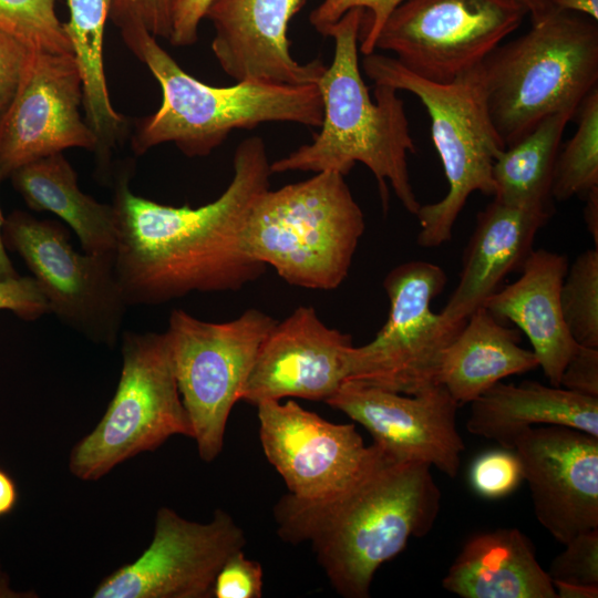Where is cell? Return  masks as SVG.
Instances as JSON below:
<instances>
[{"label": "cell", "mask_w": 598, "mask_h": 598, "mask_svg": "<svg viewBox=\"0 0 598 598\" xmlns=\"http://www.w3.org/2000/svg\"><path fill=\"white\" fill-rule=\"evenodd\" d=\"M223 194L199 206L162 205L133 194L127 175L116 182L115 267L128 306L159 305L190 292L236 291L266 265L244 245V226L272 174L264 140L248 137L234 155Z\"/></svg>", "instance_id": "1"}, {"label": "cell", "mask_w": 598, "mask_h": 598, "mask_svg": "<svg viewBox=\"0 0 598 598\" xmlns=\"http://www.w3.org/2000/svg\"><path fill=\"white\" fill-rule=\"evenodd\" d=\"M431 468L386 458L328 497L285 495L274 508L278 535L293 544L309 542L339 595L368 598L381 565L435 524L442 494Z\"/></svg>", "instance_id": "2"}, {"label": "cell", "mask_w": 598, "mask_h": 598, "mask_svg": "<svg viewBox=\"0 0 598 598\" xmlns=\"http://www.w3.org/2000/svg\"><path fill=\"white\" fill-rule=\"evenodd\" d=\"M365 11H348L328 31L334 40L332 62L317 85L323 103L320 132L270 164L272 174L337 172L347 176L357 163L374 175L384 208L390 184L403 207L415 215L421 206L413 190L408 155L416 152L403 100L398 90L374 85L371 99L359 64L358 41Z\"/></svg>", "instance_id": "3"}, {"label": "cell", "mask_w": 598, "mask_h": 598, "mask_svg": "<svg viewBox=\"0 0 598 598\" xmlns=\"http://www.w3.org/2000/svg\"><path fill=\"white\" fill-rule=\"evenodd\" d=\"M117 27L162 90L161 106L138 123L134 134L136 154L172 142L188 157H204L235 130H251L267 122L312 127L322 123L323 103L317 84L244 81L231 86L208 85L186 73L143 24L126 21Z\"/></svg>", "instance_id": "4"}, {"label": "cell", "mask_w": 598, "mask_h": 598, "mask_svg": "<svg viewBox=\"0 0 598 598\" xmlns=\"http://www.w3.org/2000/svg\"><path fill=\"white\" fill-rule=\"evenodd\" d=\"M487 111L505 147L598 87V24L556 10L480 64Z\"/></svg>", "instance_id": "5"}, {"label": "cell", "mask_w": 598, "mask_h": 598, "mask_svg": "<svg viewBox=\"0 0 598 598\" xmlns=\"http://www.w3.org/2000/svg\"><path fill=\"white\" fill-rule=\"evenodd\" d=\"M364 215L344 176L315 173L308 179L262 192L244 226V245L288 283L337 289L347 278Z\"/></svg>", "instance_id": "6"}, {"label": "cell", "mask_w": 598, "mask_h": 598, "mask_svg": "<svg viewBox=\"0 0 598 598\" xmlns=\"http://www.w3.org/2000/svg\"><path fill=\"white\" fill-rule=\"evenodd\" d=\"M362 69L374 85L417 96L430 115L448 190L441 200L420 206L416 241L424 248L439 247L452 238L454 224L474 192L494 195L492 167L505 150L487 111L480 65L450 83L425 80L393 56L374 52L363 56Z\"/></svg>", "instance_id": "7"}, {"label": "cell", "mask_w": 598, "mask_h": 598, "mask_svg": "<svg viewBox=\"0 0 598 598\" xmlns=\"http://www.w3.org/2000/svg\"><path fill=\"white\" fill-rule=\"evenodd\" d=\"M121 343L123 364L115 394L95 429L70 454L69 468L83 481L101 478L173 435L193 437L166 332L126 331Z\"/></svg>", "instance_id": "8"}, {"label": "cell", "mask_w": 598, "mask_h": 598, "mask_svg": "<svg viewBox=\"0 0 598 598\" xmlns=\"http://www.w3.org/2000/svg\"><path fill=\"white\" fill-rule=\"evenodd\" d=\"M276 323L255 308L226 322L203 321L182 309L171 312L165 332L203 461L212 462L220 454L230 411L240 400L261 342Z\"/></svg>", "instance_id": "9"}, {"label": "cell", "mask_w": 598, "mask_h": 598, "mask_svg": "<svg viewBox=\"0 0 598 598\" xmlns=\"http://www.w3.org/2000/svg\"><path fill=\"white\" fill-rule=\"evenodd\" d=\"M2 239L25 262L49 312L95 343H117L128 305L117 278L115 251L81 255L61 223L22 210L4 218Z\"/></svg>", "instance_id": "10"}, {"label": "cell", "mask_w": 598, "mask_h": 598, "mask_svg": "<svg viewBox=\"0 0 598 598\" xmlns=\"http://www.w3.org/2000/svg\"><path fill=\"white\" fill-rule=\"evenodd\" d=\"M446 281L444 270L429 261L412 260L389 271L383 281L388 319L373 340L352 348L347 381L410 395L440 384L444 353L465 324L431 309Z\"/></svg>", "instance_id": "11"}, {"label": "cell", "mask_w": 598, "mask_h": 598, "mask_svg": "<svg viewBox=\"0 0 598 598\" xmlns=\"http://www.w3.org/2000/svg\"><path fill=\"white\" fill-rule=\"evenodd\" d=\"M526 16L516 0H404L375 49L425 80L450 83L478 66Z\"/></svg>", "instance_id": "12"}, {"label": "cell", "mask_w": 598, "mask_h": 598, "mask_svg": "<svg viewBox=\"0 0 598 598\" xmlns=\"http://www.w3.org/2000/svg\"><path fill=\"white\" fill-rule=\"evenodd\" d=\"M245 544L244 530L221 509L209 523H197L161 507L150 546L133 563L105 577L92 596L209 598L220 567Z\"/></svg>", "instance_id": "13"}, {"label": "cell", "mask_w": 598, "mask_h": 598, "mask_svg": "<svg viewBox=\"0 0 598 598\" xmlns=\"http://www.w3.org/2000/svg\"><path fill=\"white\" fill-rule=\"evenodd\" d=\"M256 406L264 453L299 499L333 495L388 458L367 446L353 424L329 422L293 400Z\"/></svg>", "instance_id": "14"}, {"label": "cell", "mask_w": 598, "mask_h": 598, "mask_svg": "<svg viewBox=\"0 0 598 598\" xmlns=\"http://www.w3.org/2000/svg\"><path fill=\"white\" fill-rule=\"evenodd\" d=\"M326 403L365 427L390 461L457 475L465 450L456 427L460 404L442 384L410 395L346 381Z\"/></svg>", "instance_id": "15"}, {"label": "cell", "mask_w": 598, "mask_h": 598, "mask_svg": "<svg viewBox=\"0 0 598 598\" xmlns=\"http://www.w3.org/2000/svg\"><path fill=\"white\" fill-rule=\"evenodd\" d=\"M82 80L73 53L31 51L19 90L0 122V165L7 177L35 159L99 141L81 115Z\"/></svg>", "instance_id": "16"}, {"label": "cell", "mask_w": 598, "mask_h": 598, "mask_svg": "<svg viewBox=\"0 0 598 598\" xmlns=\"http://www.w3.org/2000/svg\"><path fill=\"white\" fill-rule=\"evenodd\" d=\"M538 523L560 544L598 528V437L564 425L527 430L514 447Z\"/></svg>", "instance_id": "17"}, {"label": "cell", "mask_w": 598, "mask_h": 598, "mask_svg": "<svg viewBox=\"0 0 598 598\" xmlns=\"http://www.w3.org/2000/svg\"><path fill=\"white\" fill-rule=\"evenodd\" d=\"M353 347L350 334L326 326L315 308L300 306L261 342L240 400L326 402L349 379Z\"/></svg>", "instance_id": "18"}, {"label": "cell", "mask_w": 598, "mask_h": 598, "mask_svg": "<svg viewBox=\"0 0 598 598\" xmlns=\"http://www.w3.org/2000/svg\"><path fill=\"white\" fill-rule=\"evenodd\" d=\"M306 0H215L206 18L215 28L212 51L236 82L317 84L320 59L299 63L290 54L289 23Z\"/></svg>", "instance_id": "19"}, {"label": "cell", "mask_w": 598, "mask_h": 598, "mask_svg": "<svg viewBox=\"0 0 598 598\" xmlns=\"http://www.w3.org/2000/svg\"><path fill=\"white\" fill-rule=\"evenodd\" d=\"M553 213L496 199L481 210L464 251L458 282L440 312L442 317L451 323H465L511 272L522 269L534 250L537 231Z\"/></svg>", "instance_id": "20"}, {"label": "cell", "mask_w": 598, "mask_h": 598, "mask_svg": "<svg viewBox=\"0 0 598 598\" xmlns=\"http://www.w3.org/2000/svg\"><path fill=\"white\" fill-rule=\"evenodd\" d=\"M568 267V258L563 254L533 250L519 270V278L497 289L483 303L526 334L538 367L555 386H560L563 371L578 347L560 307V288Z\"/></svg>", "instance_id": "21"}, {"label": "cell", "mask_w": 598, "mask_h": 598, "mask_svg": "<svg viewBox=\"0 0 598 598\" xmlns=\"http://www.w3.org/2000/svg\"><path fill=\"white\" fill-rule=\"evenodd\" d=\"M569 426L598 437V398L535 381L497 382L471 402L466 430L514 450L530 427Z\"/></svg>", "instance_id": "22"}, {"label": "cell", "mask_w": 598, "mask_h": 598, "mask_svg": "<svg viewBox=\"0 0 598 598\" xmlns=\"http://www.w3.org/2000/svg\"><path fill=\"white\" fill-rule=\"evenodd\" d=\"M462 598H556L553 579L530 539L517 528L472 535L442 580Z\"/></svg>", "instance_id": "23"}, {"label": "cell", "mask_w": 598, "mask_h": 598, "mask_svg": "<svg viewBox=\"0 0 598 598\" xmlns=\"http://www.w3.org/2000/svg\"><path fill=\"white\" fill-rule=\"evenodd\" d=\"M519 341L517 330L481 306L447 347L440 384L461 405L471 403L507 377L536 369L535 353L522 348Z\"/></svg>", "instance_id": "24"}, {"label": "cell", "mask_w": 598, "mask_h": 598, "mask_svg": "<svg viewBox=\"0 0 598 598\" xmlns=\"http://www.w3.org/2000/svg\"><path fill=\"white\" fill-rule=\"evenodd\" d=\"M29 208L50 212L76 234L87 254L115 251V208L84 194L78 176L62 153H55L14 169L10 176Z\"/></svg>", "instance_id": "25"}, {"label": "cell", "mask_w": 598, "mask_h": 598, "mask_svg": "<svg viewBox=\"0 0 598 598\" xmlns=\"http://www.w3.org/2000/svg\"><path fill=\"white\" fill-rule=\"evenodd\" d=\"M70 18L62 23L82 80L86 122L99 141L101 161L122 136L125 118L113 107L104 72V31L113 0H66Z\"/></svg>", "instance_id": "26"}, {"label": "cell", "mask_w": 598, "mask_h": 598, "mask_svg": "<svg viewBox=\"0 0 598 598\" xmlns=\"http://www.w3.org/2000/svg\"><path fill=\"white\" fill-rule=\"evenodd\" d=\"M576 110L548 115L499 154L492 167L494 199L516 207L554 209L551 184L560 141Z\"/></svg>", "instance_id": "27"}, {"label": "cell", "mask_w": 598, "mask_h": 598, "mask_svg": "<svg viewBox=\"0 0 598 598\" xmlns=\"http://www.w3.org/2000/svg\"><path fill=\"white\" fill-rule=\"evenodd\" d=\"M575 115L577 130L559 150L554 169L551 196L558 202L598 187V87L581 101Z\"/></svg>", "instance_id": "28"}, {"label": "cell", "mask_w": 598, "mask_h": 598, "mask_svg": "<svg viewBox=\"0 0 598 598\" xmlns=\"http://www.w3.org/2000/svg\"><path fill=\"white\" fill-rule=\"evenodd\" d=\"M565 324L579 346L598 348V248L581 252L560 288Z\"/></svg>", "instance_id": "29"}, {"label": "cell", "mask_w": 598, "mask_h": 598, "mask_svg": "<svg viewBox=\"0 0 598 598\" xmlns=\"http://www.w3.org/2000/svg\"><path fill=\"white\" fill-rule=\"evenodd\" d=\"M54 4L55 0H0V30L31 50L72 53Z\"/></svg>", "instance_id": "30"}, {"label": "cell", "mask_w": 598, "mask_h": 598, "mask_svg": "<svg viewBox=\"0 0 598 598\" xmlns=\"http://www.w3.org/2000/svg\"><path fill=\"white\" fill-rule=\"evenodd\" d=\"M404 0H323L310 13L311 25L322 35L348 11L360 8L365 11L362 23L360 51L363 55L374 52L375 42L385 21Z\"/></svg>", "instance_id": "31"}, {"label": "cell", "mask_w": 598, "mask_h": 598, "mask_svg": "<svg viewBox=\"0 0 598 598\" xmlns=\"http://www.w3.org/2000/svg\"><path fill=\"white\" fill-rule=\"evenodd\" d=\"M468 478L473 491L487 499L508 496L524 481L517 454L503 447L477 456L471 465Z\"/></svg>", "instance_id": "32"}, {"label": "cell", "mask_w": 598, "mask_h": 598, "mask_svg": "<svg viewBox=\"0 0 598 598\" xmlns=\"http://www.w3.org/2000/svg\"><path fill=\"white\" fill-rule=\"evenodd\" d=\"M550 563L553 580L598 585V528L577 534Z\"/></svg>", "instance_id": "33"}, {"label": "cell", "mask_w": 598, "mask_h": 598, "mask_svg": "<svg viewBox=\"0 0 598 598\" xmlns=\"http://www.w3.org/2000/svg\"><path fill=\"white\" fill-rule=\"evenodd\" d=\"M264 573L261 565L247 558L241 550L234 553L216 575L212 597L260 598Z\"/></svg>", "instance_id": "34"}, {"label": "cell", "mask_w": 598, "mask_h": 598, "mask_svg": "<svg viewBox=\"0 0 598 598\" xmlns=\"http://www.w3.org/2000/svg\"><path fill=\"white\" fill-rule=\"evenodd\" d=\"M173 0H113L110 17L118 25L142 23L155 38L169 39Z\"/></svg>", "instance_id": "35"}, {"label": "cell", "mask_w": 598, "mask_h": 598, "mask_svg": "<svg viewBox=\"0 0 598 598\" xmlns=\"http://www.w3.org/2000/svg\"><path fill=\"white\" fill-rule=\"evenodd\" d=\"M31 51L23 42L0 30V122L16 97Z\"/></svg>", "instance_id": "36"}, {"label": "cell", "mask_w": 598, "mask_h": 598, "mask_svg": "<svg viewBox=\"0 0 598 598\" xmlns=\"http://www.w3.org/2000/svg\"><path fill=\"white\" fill-rule=\"evenodd\" d=\"M0 310H9L20 319L32 321L49 312L45 298L33 277L0 281Z\"/></svg>", "instance_id": "37"}, {"label": "cell", "mask_w": 598, "mask_h": 598, "mask_svg": "<svg viewBox=\"0 0 598 598\" xmlns=\"http://www.w3.org/2000/svg\"><path fill=\"white\" fill-rule=\"evenodd\" d=\"M560 386L598 398V348L578 344L563 371Z\"/></svg>", "instance_id": "38"}, {"label": "cell", "mask_w": 598, "mask_h": 598, "mask_svg": "<svg viewBox=\"0 0 598 598\" xmlns=\"http://www.w3.org/2000/svg\"><path fill=\"white\" fill-rule=\"evenodd\" d=\"M215 0H173L169 42L176 47L194 44L198 27Z\"/></svg>", "instance_id": "39"}, {"label": "cell", "mask_w": 598, "mask_h": 598, "mask_svg": "<svg viewBox=\"0 0 598 598\" xmlns=\"http://www.w3.org/2000/svg\"><path fill=\"white\" fill-rule=\"evenodd\" d=\"M556 598H597L598 585L553 580Z\"/></svg>", "instance_id": "40"}, {"label": "cell", "mask_w": 598, "mask_h": 598, "mask_svg": "<svg viewBox=\"0 0 598 598\" xmlns=\"http://www.w3.org/2000/svg\"><path fill=\"white\" fill-rule=\"evenodd\" d=\"M18 501V489L12 477L0 468V517L11 513Z\"/></svg>", "instance_id": "41"}, {"label": "cell", "mask_w": 598, "mask_h": 598, "mask_svg": "<svg viewBox=\"0 0 598 598\" xmlns=\"http://www.w3.org/2000/svg\"><path fill=\"white\" fill-rule=\"evenodd\" d=\"M586 204L584 208V220L598 248V187L590 189L584 195Z\"/></svg>", "instance_id": "42"}, {"label": "cell", "mask_w": 598, "mask_h": 598, "mask_svg": "<svg viewBox=\"0 0 598 598\" xmlns=\"http://www.w3.org/2000/svg\"><path fill=\"white\" fill-rule=\"evenodd\" d=\"M556 10L569 11L598 21V0H553Z\"/></svg>", "instance_id": "43"}, {"label": "cell", "mask_w": 598, "mask_h": 598, "mask_svg": "<svg viewBox=\"0 0 598 598\" xmlns=\"http://www.w3.org/2000/svg\"><path fill=\"white\" fill-rule=\"evenodd\" d=\"M4 178H7V175L0 165V183ZM3 223H4V218L0 209V281L16 279L20 277V275L17 272L16 268L12 265V261L10 260L6 251V247L2 239Z\"/></svg>", "instance_id": "44"}, {"label": "cell", "mask_w": 598, "mask_h": 598, "mask_svg": "<svg viewBox=\"0 0 598 598\" xmlns=\"http://www.w3.org/2000/svg\"><path fill=\"white\" fill-rule=\"evenodd\" d=\"M527 11L532 23L538 22L555 12L553 0H516Z\"/></svg>", "instance_id": "45"}]
</instances>
